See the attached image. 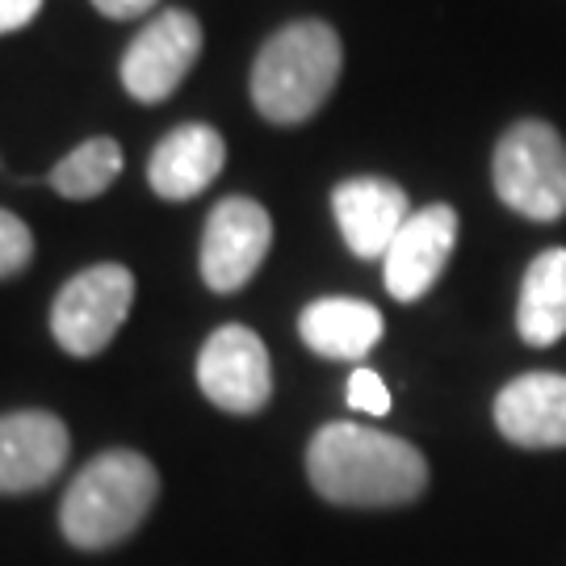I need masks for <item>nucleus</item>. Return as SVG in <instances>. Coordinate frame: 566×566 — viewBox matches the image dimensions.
<instances>
[{
	"label": "nucleus",
	"mask_w": 566,
	"mask_h": 566,
	"mask_svg": "<svg viewBox=\"0 0 566 566\" xmlns=\"http://www.w3.org/2000/svg\"><path fill=\"white\" fill-rule=\"evenodd\" d=\"M67 428L51 411L0 416V495H25L46 486L67 462Z\"/></svg>",
	"instance_id": "11"
},
{
	"label": "nucleus",
	"mask_w": 566,
	"mask_h": 566,
	"mask_svg": "<svg viewBox=\"0 0 566 566\" xmlns=\"http://www.w3.org/2000/svg\"><path fill=\"white\" fill-rule=\"evenodd\" d=\"M202 55V25L185 9H164L122 55V88L143 105L168 102Z\"/></svg>",
	"instance_id": "6"
},
{
	"label": "nucleus",
	"mask_w": 566,
	"mask_h": 566,
	"mask_svg": "<svg viewBox=\"0 0 566 566\" xmlns=\"http://www.w3.org/2000/svg\"><path fill=\"white\" fill-rule=\"evenodd\" d=\"M42 0H0V34H13L39 18Z\"/></svg>",
	"instance_id": "19"
},
{
	"label": "nucleus",
	"mask_w": 566,
	"mask_h": 566,
	"mask_svg": "<svg viewBox=\"0 0 566 566\" xmlns=\"http://www.w3.org/2000/svg\"><path fill=\"white\" fill-rule=\"evenodd\" d=\"M160 495V474L135 449H109L72 479L60 507V528L72 546L109 549L147 521Z\"/></svg>",
	"instance_id": "3"
},
{
	"label": "nucleus",
	"mask_w": 566,
	"mask_h": 566,
	"mask_svg": "<svg viewBox=\"0 0 566 566\" xmlns=\"http://www.w3.org/2000/svg\"><path fill=\"white\" fill-rule=\"evenodd\" d=\"M118 172H122V147L114 139L97 135V139H84L76 151H67L55 164L51 185H55V193L72 198V202H88V198H102Z\"/></svg>",
	"instance_id": "16"
},
{
	"label": "nucleus",
	"mask_w": 566,
	"mask_h": 566,
	"mask_svg": "<svg viewBox=\"0 0 566 566\" xmlns=\"http://www.w3.org/2000/svg\"><path fill=\"white\" fill-rule=\"evenodd\" d=\"M311 486L340 507H399L428 486L424 453L382 428L324 424L306 449Z\"/></svg>",
	"instance_id": "1"
},
{
	"label": "nucleus",
	"mask_w": 566,
	"mask_h": 566,
	"mask_svg": "<svg viewBox=\"0 0 566 566\" xmlns=\"http://www.w3.org/2000/svg\"><path fill=\"white\" fill-rule=\"evenodd\" d=\"M348 407L353 411H365V416H386L390 411V386L374 374V369H353L348 378Z\"/></svg>",
	"instance_id": "18"
},
{
	"label": "nucleus",
	"mask_w": 566,
	"mask_h": 566,
	"mask_svg": "<svg viewBox=\"0 0 566 566\" xmlns=\"http://www.w3.org/2000/svg\"><path fill=\"white\" fill-rule=\"evenodd\" d=\"M495 428L521 449L566 446V374H521L495 395Z\"/></svg>",
	"instance_id": "12"
},
{
	"label": "nucleus",
	"mask_w": 566,
	"mask_h": 566,
	"mask_svg": "<svg viewBox=\"0 0 566 566\" xmlns=\"http://www.w3.org/2000/svg\"><path fill=\"white\" fill-rule=\"evenodd\" d=\"M30 256H34V235H30V227L21 223L18 214L0 210V277L21 273V269L30 264Z\"/></svg>",
	"instance_id": "17"
},
{
	"label": "nucleus",
	"mask_w": 566,
	"mask_h": 566,
	"mask_svg": "<svg viewBox=\"0 0 566 566\" xmlns=\"http://www.w3.org/2000/svg\"><path fill=\"white\" fill-rule=\"evenodd\" d=\"M198 386L214 407L231 416H256L273 395L269 348L243 324H223L198 353Z\"/></svg>",
	"instance_id": "7"
},
{
	"label": "nucleus",
	"mask_w": 566,
	"mask_h": 566,
	"mask_svg": "<svg viewBox=\"0 0 566 566\" xmlns=\"http://www.w3.org/2000/svg\"><path fill=\"white\" fill-rule=\"evenodd\" d=\"M382 311L361 298H315L298 315V336L327 361H361L382 340Z\"/></svg>",
	"instance_id": "14"
},
{
	"label": "nucleus",
	"mask_w": 566,
	"mask_h": 566,
	"mask_svg": "<svg viewBox=\"0 0 566 566\" xmlns=\"http://www.w3.org/2000/svg\"><path fill=\"white\" fill-rule=\"evenodd\" d=\"M227 164V143L214 126L206 122H185L177 130H168L151 160H147V181L168 202H189L202 189L214 185V177Z\"/></svg>",
	"instance_id": "13"
},
{
	"label": "nucleus",
	"mask_w": 566,
	"mask_h": 566,
	"mask_svg": "<svg viewBox=\"0 0 566 566\" xmlns=\"http://www.w3.org/2000/svg\"><path fill=\"white\" fill-rule=\"evenodd\" d=\"M491 181L507 210L533 223H558L566 214V143L542 118L507 126L491 156Z\"/></svg>",
	"instance_id": "4"
},
{
	"label": "nucleus",
	"mask_w": 566,
	"mask_h": 566,
	"mask_svg": "<svg viewBox=\"0 0 566 566\" xmlns=\"http://www.w3.org/2000/svg\"><path fill=\"white\" fill-rule=\"evenodd\" d=\"M344 46L327 21H290L252 63V105L273 126L315 118L340 81Z\"/></svg>",
	"instance_id": "2"
},
{
	"label": "nucleus",
	"mask_w": 566,
	"mask_h": 566,
	"mask_svg": "<svg viewBox=\"0 0 566 566\" xmlns=\"http://www.w3.org/2000/svg\"><path fill=\"white\" fill-rule=\"evenodd\" d=\"M93 4L102 9L105 18L126 21V18H143V13H151L160 0H93Z\"/></svg>",
	"instance_id": "20"
},
{
	"label": "nucleus",
	"mask_w": 566,
	"mask_h": 566,
	"mask_svg": "<svg viewBox=\"0 0 566 566\" xmlns=\"http://www.w3.org/2000/svg\"><path fill=\"white\" fill-rule=\"evenodd\" d=\"M273 219L252 198H223L202 231V282L214 294H235L256 277L269 256Z\"/></svg>",
	"instance_id": "8"
},
{
	"label": "nucleus",
	"mask_w": 566,
	"mask_h": 566,
	"mask_svg": "<svg viewBox=\"0 0 566 566\" xmlns=\"http://www.w3.org/2000/svg\"><path fill=\"white\" fill-rule=\"evenodd\" d=\"M453 243H458V210L453 206L437 202L416 210L403 231L395 235L390 252L382 256L386 290L399 303L424 298L428 290L437 285V277L446 273L449 256H453Z\"/></svg>",
	"instance_id": "9"
},
{
	"label": "nucleus",
	"mask_w": 566,
	"mask_h": 566,
	"mask_svg": "<svg viewBox=\"0 0 566 566\" xmlns=\"http://www.w3.org/2000/svg\"><path fill=\"white\" fill-rule=\"evenodd\" d=\"M332 210L344 243L361 261H382L411 219L407 193L386 177H353L332 189Z\"/></svg>",
	"instance_id": "10"
},
{
	"label": "nucleus",
	"mask_w": 566,
	"mask_h": 566,
	"mask_svg": "<svg viewBox=\"0 0 566 566\" xmlns=\"http://www.w3.org/2000/svg\"><path fill=\"white\" fill-rule=\"evenodd\" d=\"M516 332L533 348H549L566 336V248H546L533 256L521 282Z\"/></svg>",
	"instance_id": "15"
},
{
	"label": "nucleus",
	"mask_w": 566,
	"mask_h": 566,
	"mask_svg": "<svg viewBox=\"0 0 566 566\" xmlns=\"http://www.w3.org/2000/svg\"><path fill=\"white\" fill-rule=\"evenodd\" d=\"M135 303V273L126 264H93L60 290L51 306V332L63 353L97 357L118 336Z\"/></svg>",
	"instance_id": "5"
}]
</instances>
